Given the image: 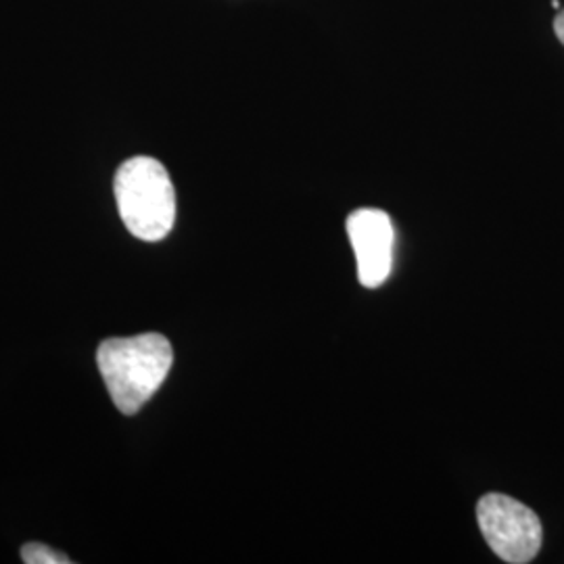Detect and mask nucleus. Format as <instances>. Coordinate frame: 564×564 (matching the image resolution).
<instances>
[{
	"label": "nucleus",
	"instance_id": "nucleus-3",
	"mask_svg": "<svg viewBox=\"0 0 564 564\" xmlns=\"http://www.w3.org/2000/svg\"><path fill=\"white\" fill-rule=\"evenodd\" d=\"M477 521L487 544L505 563H531L540 554L542 523L523 502L505 494H487L477 505Z\"/></svg>",
	"mask_w": 564,
	"mask_h": 564
},
{
	"label": "nucleus",
	"instance_id": "nucleus-1",
	"mask_svg": "<svg viewBox=\"0 0 564 564\" xmlns=\"http://www.w3.org/2000/svg\"><path fill=\"white\" fill-rule=\"evenodd\" d=\"M97 364L111 402L121 414L132 416L167 379L174 364V349L158 333L116 337L101 343Z\"/></svg>",
	"mask_w": 564,
	"mask_h": 564
},
{
	"label": "nucleus",
	"instance_id": "nucleus-6",
	"mask_svg": "<svg viewBox=\"0 0 564 564\" xmlns=\"http://www.w3.org/2000/svg\"><path fill=\"white\" fill-rule=\"evenodd\" d=\"M554 32H556V36H558V41L564 44V9L558 13V18L554 20Z\"/></svg>",
	"mask_w": 564,
	"mask_h": 564
},
{
	"label": "nucleus",
	"instance_id": "nucleus-4",
	"mask_svg": "<svg viewBox=\"0 0 564 564\" xmlns=\"http://www.w3.org/2000/svg\"><path fill=\"white\" fill-rule=\"evenodd\" d=\"M347 235L358 260V279L364 286H381L393 265L395 230L381 209H358L347 218Z\"/></svg>",
	"mask_w": 564,
	"mask_h": 564
},
{
	"label": "nucleus",
	"instance_id": "nucleus-5",
	"mask_svg": "<svg viewBox=\"0 0 564 564\" xmlns=\"http://www.w3.org/2000/svg\"><path fill=\"white\" fill-rule=\"evenodd\" d=\"M21 558H23V563L28 564H69L72 561L65 556V554H61V552H55L53 547H48V545L36 544V542H32V544H25L21 547Z\"/></svg>",
	"mask_w": 564,
	"mask_h": 564
},
{
	"label": "nucleus",
	"instance_id": "nucleus-2",
	"mask_svg": "<svg viewBox=\"0 0 564 564\" xmlns=\"http://www.w3.org/2000/svg\"><path fill=\"white\" fill-rule=\"evenodd\" d=\"M121 223L141 241H162L176 223V191L167 170L153 158L121 163L113 178Z\"/></svg>",
	"mask_w": 564,
	"mask_h": 564
},
{
	"label": "nucleus",
	"instance_id": "nucleus-7",
	"mask_svg": "<svg viewBox=\"0 0 564 564\" xmlns=\"http://www.w3.org/2000/svg\"><path fill=\"white\" fill-rule=\"evenodd\" d=\"M552 7H554V9H561V2H558V0H552Z\"/></svg>",
	"mask_w": 564,
	"mask_h": 564
}]
</instances>
